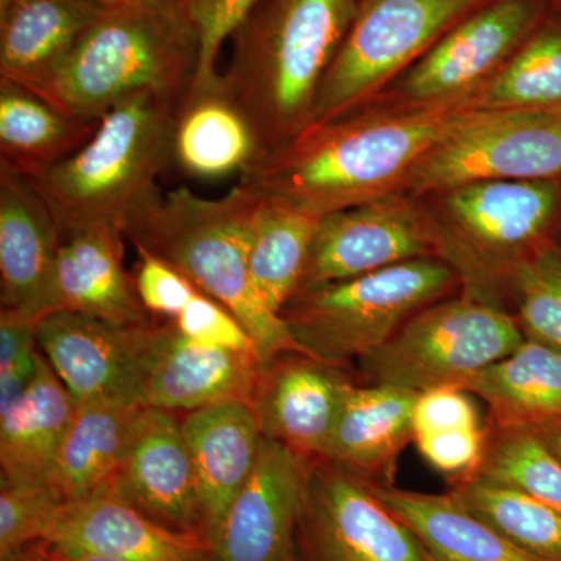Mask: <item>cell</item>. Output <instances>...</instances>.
<instances>
[{"label":"cell","mask_w":561,"mask_h":561,"mask_svg":"<svg viewBox=\"0 0 561 561\" xmlns=\"http://www.w3.org/2000/svg\"><path fill=\"white\" fill-rule=\"evenodd\" d=\"M471 106L467 94L311 125L283 149L251 161L241 183L316 217L378 201L404 186L413 165Z\"/></svg>","instance_id":"cell-1"},{"label":"cell","mask_w":561,"mask_h":561,"mask_svg":"<svg viewBox=\"0 0 561 561\" xmlns=\"http://www.w3.org/2000/svg\"><path fill=\"white\" fill-rule=\"evenodd\" d=\"M356 9L357 0H262L231 33L220 88L249 124L254 160L311 127L321 81Z\"/></svg>","instance_id":"cell-2"},{"label":"cell","mask_w":561,"mask_h":561,"mask_svg":"<svg viewBox=\"0 0 561 561\" xmlns=\"http://www.w3.org/2000/svg\"><path fill=\"white\" fill-rule=\"evenodd\" d=\"M260 194L245 184L220 198L187 187L158 191L128 214L122 231L139 253L168 262L219 301L253 339L261 364L298 351L286 323L262 302L251 280V221Z\"/></svg>","instance_id":"cell-3"},{"label":"cell","mask_w":561,"mask_h":561,"mask_svg":"<svg viewBox=\"0 0 561 561\" xmlns=\"http://www.w3.org/2000/svg\"><path fill=\"white\" fill-rule=\"evenodd\" d=\"M201 38L181 0L105 9L60 70L35 94L88 124L139 92L190 95Z\"/></svg>","instance_id":"cell-4"},{"label":"cell","mask_w":561,"mask_h":561,"mask_svg":"<svg viewBox=\"0 0 561 561\" xmlns=\"http://www.w3.org/2000/svg\"><path fill=\"white\" fill-rule=\"evenodd\" d=\"M183 101L144 91L110 110L76 154L27 179L60 225L62 238L92 225L122 228L128 214L160 191L158 179L175 162Z\"/></svg>","instance_id":"cell-5"},{"label":"cell","mask_w":561,"mask_h":561,"mask_svg":"<svg viewBox=\"0 0 561 561\" xmlns=\"http://www.w3.org/2000/svg\"><path fill=\"white\" fill-rule=\"evenodd\" d=\"M461 284L442 257H421L356 276L300 287L279 311L297 350L342 367L370 356L416 312Z\"/></svg>","instance_id":"cell-6"},{"label":"cell","mask_w":561,"mask_h":561,"mask_svg":"<svg viewBox=\"0 0 561 561\" xmlns=\"http://www.w3.org/2000/svg\"><path fill=\"white\" fill-rule=\"evenodd\" d=\"M526 341L518 319L476 295L416 312L382 348L359 360L367 383L423 391L461 387Z\"/></svg>","instance_id":"cell-7"},{"label":"cell","mask_w":561,"mask_h":561,"mask_svg":"<svg viewBox=\"0 0 561 561\" xmlns=\"http://www.w3.org/2000/svg\"><path fill=\"white\" fill-rule=\"evenodd\" d=\"M491 0H357L341 49L321 81L312 124L359 110L451 28Z\"/></svg>","instance_id":"cell-8"},{"label":"cell","mask_w":561,"mask_h":561,"mask_svg":"<svg viewBox=\"0 0 561 561\" xmlns=\"http://www.w3.org/2000/svg\"><path fill=\"white\" fill-rule=\"evenodd\" d=\"M560 179L561 113L471 106L413 165L402 187L448 194L481 181Z\"/></svg>","instance_id":"cell-9"},{"label":"cell","mask_w":561,"mask_h":561,"mask_svg":"<svg viewBox=\"0 0 561 561\" xmlns=\"http://www.w3.org/2000/svg\"><path fill=\"white\" fill-rule=\"evenodd\" d=\"M456 241L445 260L467 283V294L494 302L490 286L549 238L561 210L559 180H501L446 194Z\"/></svg>","instance_id":"cell-10"},{"label":"cell","mask_w":561,"mask_h":561,"mask_svg":"<svg viewBox=\"0 0 561 561\" xmlns=\"http://www.w3.org/2000/svg\"><path fill=\"white\" fill-rule=\"evenodd\" d=\"M297 561H434L376 493L375 481L313 460L297 526Z\"/></svg>","instance_id":"cell-11"},{"label":"cell","mask_w":561,"mask_h":561,"mask_svg":"<svg viewBox=\"0 0 561 561\" xmlns=\"http://www.w3.org/2000/svg\"><path fill=\"white\" fill-rule=\"evenodd\" d=\"M421 257L445 260L443 232L411 201L391 194L320 217L300 287Z\"/></svg>","instance_id":"cell-12"},{"label":"cell","mask_w":561,"mask_h":561,"mask_svg":"<svg viewBox=\"0 0 561 561\" xmlns=\"http://www.w3.org/2000/svg\"><path fill=\"white\" fill-rule=\"evenodd\" d=\"M160 327L157 320L121 327L60 309L39 321L36 339L76 405L142 402L144 381Z\"/></svg>","instance_id":"cell-13"},{"label":"cell","mask_w":561,"mask_h":561,"mask_svg":"<svg viewBox=\"0 0 561 561\" xmlns=\"http://www.w3.org/2000/svg\"><path fill=\"white\" fill-rule=\"evenodd\" d=\"M552 7L553 0H491L409 68L402 91L413 105L470 94L526 43Z\"/></svg>","instance_id":"cell-14"},{"label":"cell","mask_w":561,"mask_h":561,"mask_svg":"<svg viewBox=\"0 0 561 561\" xmlns=\"http://www.w3.org/2000/svg\"><path fill=\"white\" fill-rule=\"evenodd\" d=\"M313 460L264 437L256 467L210 546V561H297V526Z\"/></svg>","instance_id":"cell-15"},{"label":"cell","mask_w":561,"mask_h":561,"mask_svg":"<svg viewBox=\"0 0 561 561\" xmlns=\"http://www.w3.org/2000/svg\"><path fill=\"white\" fill-rule=\"evenodd\" d=\"M60 225L27 176L0 165V300L2 309L39 323L60 311Z\"/></svg>","instance_id":"cell-16"},{"label":"cell","mask_w":561,"mask_h":561,"mask_svg":"<svg viewBox=\"0 0 561 561\" xmlns=\"http://www.w3.org/2000/svg\"><path fill=\"white\" fill-rule=\"evenodd\" d=\"M351 383L342 367L286 351L261 364L249 404L264 437L319 460Z\"/></svg>","instance_id":"cell-17"},{"label":"cell","mask_w":561,"mask_h":561,"mask_svg":"<svg viewBox=\"0 0 561 561\" xmlns=\"http://www.w3.org/2000/svg\"><path fill=\"white\" fill-rule=\"evenodd\" d=\"M103 491L169 529L205 538L197 472L176 413L144 409L130 448Z\"/></svg>","instance_id":"cell-18"},{"label":"cell","mask_w":561,"mask_h":561,"mask_svg":"<svg viewBox=\"0 0 561 561\" xmlns=\"http://www.w3.org/2000/svg\"><path fill=\"white\" fill-rule=\"evenodd\" d=\"M260 367L253 351L201 345L180 334L169 320L158 331L140 401L173 413L250 402Z\"/></svg>","instance_id":"cell-19"},{"label":"cell","mask_w":561,"mask_h":561,"mask_svg":"<svg viewBox=\"0 0 561 561\" xmlns=\"http://www.w3.org/2000/svg\"><path fill=\"white\" fill-rule=\"evenodd\" d=\"M44 548L127 561H210L202 535L169 529L108 491L68 504Z\"/></svg>","instance_id":"cell-20"},{"label":"cell","mask_w":561,"mask_h":561,"mask_svg":"<svg viewBox=\"0 0 561 561\" xmlns=\"http://www.w3.org/2000/svg\"><path fill=\"white\" fill-rule=\"evenodd\" d=\"M180 421L197 472L203 531L213 546L232 502L256 467L264 435L249 402L210 405L183 413Z\"/></svg>","instance_id":"cell-21"},{"label":"cell","mask_w":561,"mask_h":561,"mask_svg":"<svg viewBox=\"0 0 561 561\" xmlns=\"http://www.w3.org/2000/svg\"><path fill=\"white\" fill-rule=\"evenodd\" d=\"M103 10L94 0H0V80L41 90Z\"/></svg>","instance_id":"cell-22"},{"label":"cell","mask_w":561,"mask_h":561,"mask_svg":"<svg viewBox=\"0 0 561 561\" xmlns=\"http://www.w3.org/2000/svg\"><path fill=\"white\" fill-rule=\"evenodd\" d=\"M122 228L101 224L70 232L58 257L60 309L94 319L140 327L150 323L139 300L135 278L124 267Z\"/></svg>","instance_id":"cell-23"},{"label":"cell","mask_w":561,"mask_h":561,"mask_svg":"<svg viewBox=\"0 0 561 561\" xmlns=\"http://www.w3.org/2000/svg\"><path fill=\"white\" fill-rule=\"evenodd\" d=\"M416 391L351 383L323 459L378 483H391L398 457L415 437Z\"/></svg>","instance_id":"cell-24"},{"label":"cell","mask_w":561,"mask_h":561,"mask_svg":"<svg viewBox=\"0 0 561 561\" xmlns=\"http://www.w3.org/2000/svg\"><path fill=\"white\" fill-rule=\"evenodd\" d=\"M73 412L76 402L41 353L28 389L0 413V485L49 483Z\"/></svg>","instance_id":"cell-25"},{"label":"cell","mask_w":561,"mask_h":561,"mask_svg":"<svg viewBox=\"0 0 561 561\" xmlns=\"http://www.w3.org/2000/svg\"><path fill=\"white\" fill-rule=\"evenodd\" d=\"M146 408L138 401L76 405L49 481L68 504L87 500L110 485Z\"/></svg>","instance_id":"cell-26"},{"label":"cell","mask_w":561,"mask_h":561,"mask_svg":"<svg viewBox=\"0 0 561 561\" xmlns=\"http://www.w3.org/2000/svg\"><path fill=\"white\" fill-rule=\"evenodd\" d=\"M376 493L419 537L434 561H542L454 500L375 482Z\"/></svg>","instance_id":"cell-27"},{"label":"cell","mask_w":561,"mask_h":561,"mask_svg":"<svg viewBox=\"0 0 561 561\" xmlns=\"http://www.w3.org/2000/svg\"><path fill=\"white\" fill-rule=\"evenodd\" d=\"M88 124L28 88L0 80V165L38 176L76 154L94 136Z\"/></svg>","instance_id":"cell-28"},{"label":"cell","mask_w":561,"mask_h":561,"mask_svg":"<svg viewBox=\"0 0 561 561\" xmlns=\"http://www.w3.org/2000/svg\"><path fill=\"white\" fill-rule=\"evenodd\" d=\"M460 389L481 398L494 426H535L561 419V351L526 339Z\"/></svg>","instance_id":"cell-29"},{"label":"cell","mask_w":561,"mask_h":561,"mask_svg":"<svg viewBox=\"0 0 561 561\" xmlns=\"http://www.w3.org/2000/svg\"><path fill=\"white\" fill-rule=\"evenodd\" d=\"M319 221L280 198L260 194L251 221L250 275L262 302L278 316L300 289Z\"/></svg>","instance_id":"cell-30"},{"label":"cell","mask_w":561,"mask_h":561,"mask_svg":"<svg viewBox=\"0 0 561 561\" xmlns=\"http://www.w3.org/2000/svg\"><path fill=\"white\" fill-rule=\"evenodd\" d=\"M173 149L176 164L198 179L241 173L256 154L249 124L225 98L220 81L181 103Z\"/></svg>","instance_id":"cell-31"},{"label":"cell","mask_w":561,"mask_h":561,"mask_svg":"<svg viewBox=\"0 0 561 561\" xmlns=\"http://www.w3.org/2000/svg\"><path fill=\"white\" fill-rule=\"evenodd\" d=\"M474 108L561 113V5L531 33L508 61L478 90Z\"/></svg>","instance_id":"cell-32"},{"label":"cell","mask_w":561,"mask_h":561,"mask_svg":"<svg viewBox=\"0 0 561 561\" xmlns=\"http://www.w3.org/2000/svg\"><path fill=\"white\" fill-rule=\"evenodd\" d=\"M449 494L524 552L561 561V513L556 508L481 476L453 483Z\"/></svg>","instance_id":"cell-33"},{"label":"cell","mask_w":561,"mask_h":561,"mask_svg":"<svg viewBox=\"0 0 561 561\" xmlns=\"http://www.w3.org/2000/svg\"><path fill=\"white\" fill-rule=\"evenodd\" d=\"M474 476L523 491L561 513V460L529 426L489 423L485 451Z\"/></svg>","instance_id":"cell-34"},{"label":"cell","mask_w":561,"mask_h":561,"mask_svg":"<svg viewBox=\"0 0 561 561\" xmlns=\"http://www.w3.org/2000/svg\"><path fill=\"white\" fill-rule=\"evenodd\" d=\"M507 283L526 339L561 351V242H546L516 262Z\"/></svg>","instance_id":"cell-35"},{"label":"cell","mask_w":561,"mask_h":561,"mask_svg":"<svg viewBox=\"0 0 561 561\" xmlns=\"http://www.w3.org/2000/svg\"><path fill=\"white\" fill-rule=\"evenodd\" d=\"M68 502L50 483L0 485V560L43 545L60 523Z\"/></svg>","instance_id":"cell-36"},{"label":"cell","mask_w":561,"mask_h":561,"mask_svg":"<svg viewBox=\"0 0 561 561\" xmlns=\"http://www.w3.org/2000/svg\"><path fill=\"white\" fill-rule=\"evenodd\" d=\"M262 0H181L201 38V65L191 92L213 90L219 84L217 60L224 44L239 22Z\"/></svg>","instance_id":"cell-37"},{"label":"cell","mask_w":561,"mask_h":561,"mask_svg":"<svg viewBox=\"0 0 561 561\" xmlns=\"http://www.w3.org/2000/svg\"><path fill=\"white\" fill-rule=\"evenodd\" d=\"M172 321L180 334L192 342L216 348L253 351L257 354L253 339L241 321L203 291L195 295L190 305Z\"/></svg>","instance_id":"cell-38"},{"label":"cell","mask_w":561,"mask_h":561,"mask_svg":"<svg viewBox=\"0 0 561 561\" xmlns=\"http://www.w3.org/2000/svg\"><path fill=\"white\" fill-rule=\"evenodd\" d=\"M489 424L471 430L434 432L415 435L413 442L434 470L448 476L451 483L474 476L485 451Z\"/></svg>","instance_id":"cell-39"},{"label":"cell","mask_w":561,"mask_h":561,"mask_svg":"<svg viewBox=\"0 0 561 561\" xmlns=\"http://www.w3.org/2000/svg\"><path fill=\"white\" fill-rule=\"evenodd\" d=\"M139 256L135 284L140 302L150 316L175 319L202 290L168 262L147 253Z\"/></svg>","instance_id":"cell-40"},{"label":"cell","mask_w":561,"mask_h":561,"mask_svg":"<svg viewBox=\"0 0 561 561\" xmlns=\"http://www.w3.org/2000/svg\"><path fill=\"white\" fill-rule=\"evenodd\" d=\"M413 426L415 435H420L471 430L485 424H482L470 391L459 387H440L419 394L413 412Z\"/></svg>","instance_id":"cell-41"},{"label":"cell","mask_w":561,"mask_h":561,"mask_svg":"<svg viewBox=\"0 0 561 561\" xmlns=\"http://www.w3.org/2000/svg\"><path fill=\"white\" fill-rule=\"evenodd\" d=\"M538 437L561 460V419L545 421V423L530 426Z\"/></svg>","instance_id":"cell-42"},{"label":"cell","mask_w":561,"mask_h":561,"mask_svg":"<svg viewBox=\"0 0 561 561\" xmlns=\"http://www.w3.org/2000/svg\"><path fill=\"white\" fill-rule=\"evenodd\" d=\"M43 546V545H41ZM47 561H127L119 559H110V557L90 556V553H68L54 551V549L44 548Z\"/></svg>","instance_id":"cell-43"},{"label":"cell","mask_w":561,"mask_h":561,"mask_svg":"<svg viewBox=\"0 0 561 561\" xmlns=\"http://www.w3.org/2000/svg\"><path fill=\"white\" fill-rule=\"evenodd\" d=\"M0 561H47L46 552H44L43 546L33 545L28 548L21 549L13 556L7 557L5 560Z\"/></svg>","instance_id":"cell-44"},{"label":"cell","mask_w":561,"mask_h":561,"mask_svg":"<svg viewBox=\"0 0 561 561\" xmlns=\"http://www.w3.org/2000/svg\"><path fill=\"white\" fill-rule=\"evenodd\" d=\"M103 9H124V7L147 5V3L161 2V0H94Z\"/></svg>","instance_id":"cell-45"},{"label":"cell","mask_w":561,"mask_h":561,"mask_svg":"<svg viewBox=\"0 0 561 561\" xmlns=\"http://www.w3.org/2000/svg\"><path fill=\"white\" fill-rule=\"evenodd\" d=\"M553 3H557V5H561V0H553Z\"/></svg>","instance_id":"cell-46"}]
</instances>
